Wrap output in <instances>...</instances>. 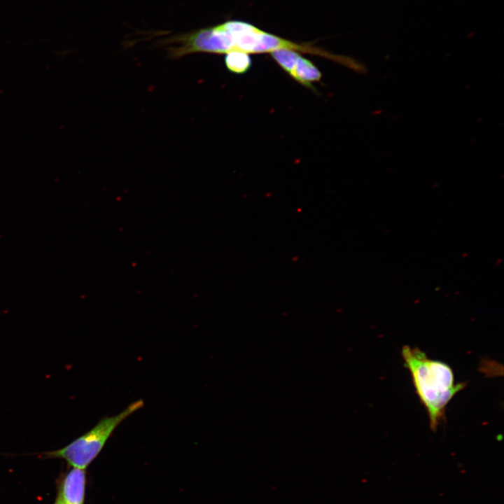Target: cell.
Segmentation results:
<instances>
[{
  "label": "cell",
  "mask_w": 504,
  "mask_h": 504,
  "mask_svg": "<svg viewBox=\"0 0 504 504\" xmlns=\"http://www.w3.org/2000/svg\"><path fill=\"white\" fill-rule=\"evenodd\" d=\"M185 45L190 53L226 54L239 51L247 54L271 53L288 49L314 55L343 64L345 57L335 55L313 43L294 42L260 29L243 20H230L221 24L186 34Z\"/></svg>",
  "instance_id": "cell-1"
},
{
  "label": "cell",
  "mask_w": 504,
  "mask_h": 504,
  "mask_svg": "<svg viewBox=\"0 0 504 504\" xmlns=\"http://www.w3.org/2000/svg\"><path fill=\"white\" fill-rule=\"evenodd\" d=\"M401 354L415 391L426 410L430 429L435 431L444 417L447 405L466 384H456L454 372L448 364L429 358L418 347L405 345Z\"/></svg>",
  "instance_id": "cell-2"
},
{
  "label": "cell",
  "mask_w": 504,
  "mask_h": 504,
  "mask_svg": "<svg viewBox=\"0 0 504 504\" xmlns=\"http://www.w3.org/2000/svg\"><path fill=\"white\" fill-rule=\"evenodd\" d=\"M143 406L142 400H136L118 414L102 419L92 429L66 446L38 455L43 458H62L73 468L85 470L118 425Z\"/></svg>",
  "instance_id": "cell-3"
},
{
  "label": "cell",
  "mask_w": 504,
  "mask_h": 504,
  "mask_svg": "<svg viewBox=\"0 0 504 504\" xmlns=\"http://www.w3.org/2000/svg\"><path fill=\"white\" fill-rule=\"evenodd\" d=\"M85 470L73 468L64 477L59 488L65 504H84Z\"/></svg>",
  "instance_id": "cell-4"
},
{
  "label": "cell",
  "mask_w": 504,
  "mask_h": 504,
  "mask_svg": "<svg viewBox=\"0 0 504 504\" xmlns=\"http://www.w3.org/2000/svg\"><path fill=\"white\" fill-rule=\"evenodd\" d=\"M302 85L315 90L313 83L321 80L322 74L319 69L309 59L298 55L295 65L288 74Z\"/></svg>",
  "instance_id": "cell-5"
},
{
  "label": "cell",
  "mask_w": 504,
  "mask_h": 504,
  "mask_svg": "<svg viewBox=\"0 0 504 504\" xmlns=\"http://www.w3.org/2000/svg\"><path fill=\"white\" fill-rule=\"evenodd\" d=\"M225 63L230 72L237 74H245L252 66V59L249 54L239 51H231L226 53Z\"/></svg>",
  "instance_id": "cell-6"
},
{
  "label": "cell",
  "mask_w": 504,
  "mask_h": 504,
  "mask_svg": "<svg viewBox=\"0 0 504 504\" xmlns=\"http://www.w3.org/2000/svg\"><path fill=\"white\" fill-rule=\"evenodd\" d=\"M54 504H65L60 492L58 491V493Z\"/></svg>",
  "instance_id": "cell-7"
}]
</instances>
